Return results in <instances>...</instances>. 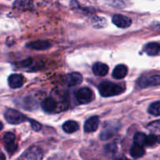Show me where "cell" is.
<instances>
[{"label":"cell","instance_id":"cell-1","mask_svg":"<svg viewBox=\"0 0 160 160\" xmlns=\"http://www.w3.org/2000/svg\"><path fill=\"white\" fill-rule=\"evenodd\" d=\"M98 90L102 97H112L123 93L124 89L121 86L110 81H104L100 84Z\"/></svg>","mask_w":160,"mask_h":160},{"label":"cell","instance_id":"cell-2","mask_svg":"<svg viewBox=\"0 0 160 160\" xmlns=\"http://www.w3.org/2000/svg\"><path fill=\"white\" fill-rule=\"evenodd\" d=\"M5 118L8 123L14 125L20 124L27 120V117L23 113L13 109H9L6 111Z\"/></svg>","mask_w":160,"mask_h":160},{"label":"cell","instance_id":"cell-3","mask_svg":"<svg viewBox=\"0 0 160 160\" xmlns=\"http://www.w3.org/2000/svg\"><path fill=\"white\" fill-rule=\"evenodd\" d=\"M92 91L89 88H81L76 92V98L81 104H87L92 99Z\"/></svg>","mask_w":160,"mask_h":160},{"label":"cell","instance_id":"cell-4","mask_svg":"<svg viewBox=\"0 0 160 160\" xmlns=\"http://www.w3.org/2000/svg\"><path fill=\"white\" fill-rule=\"evenodd\" d=\"M112 23L117 27L120 28H129L132 23V20L131 18L126 17V16L117 14L112 17Z\"/></svg>","mask_w":160,"mask_h":160},{"label":"cell","instance_id":"cell-5","mask_svg":"<svg viewBox=\"0 0 160 160\" xmlns=\"http://www.w3.org/2000/svg\"><path fill=\"white\" fill-rule=\"evenodd\" d=\"M139 86L142 88L151 86H157L160 84V75H152L148 78H142L138 82Z\"/></svg>","mask_w":160,"mask_h":160},{"label":"cell","instance_id":"cell-6","mask_svg":"<svg viewBox=\"0 0 160 160\" xmlns=\"http://www.w3.org/2000/svg\"><path fill=\"white\" fill-rule=\"evenodd\" d=\"M83 81L82 75L80 73H71L70 74L67 75L66 77V84H67L68 87H74V86L78 85L81 84Z\"/></svg>","mask_w":160,"mask_h":160},{"label":"cell","instance_id":"cell-7","mask_svg":"<svg viewBox=\"0 0 160 160\" xmlns=\"http://www.w3.org/2000/svg\"><path fill=\"white\" fill-rule=\"evenodd\" d=\"M98 124H99V118L98 117L95 116V117H90L84 123V131L87 133L94 132V131H95L98 129Z\"/></svg>","mask_w":160,"mask_h":160},{"label":"cell","instance_id":"cell-8","mask_svg":"<svg viewBox=\"0 0 160 160\" xmlns=\"http://www.w3.org/2000/svg\"><path fill=\"white\" fill-rule=\"evenodd\" d=\"M24 79L20 74H12L8 78V84L11 88H20L23 85Z\"/></svg>","mask_w":160,"mask_h":160},{"label":"cell","instance_id":"cell-9","mask_svg":"<svg viewBox=\"0 0 160 160\" xmlns=\"http://www.w3.org/2000/svg\"><path fill=\"white\" fill-rule=\"evenodd\" d=\"M128 67L123 64H120L114 68L113 71H112V78L117 80L123 79L128 74Z\"/></svg>","mask_w":160,"mask_h":160},{"label":"cell","instance_id":"cell-10","mask_svg":"<svg viewBox=\"0 0 160 160\" xmlns=\"http://www.w3.org/2000/svg\"><path fill=\"white\" fill-rule=\"evenodd\" d=\"M92 70L96 76L104 77L109 72V67L106 64L102 63V62H96V63L94 64Z\"/></svg>","mask_w":160,"mask_h":160},{"label":"cell","instance_id":"cell-11","mask_svg":"<svg viewBox=\"0 0 160 160\" xmlns=\"http://www.w3.org/2000/svg\"><path fill=\"white\" fill-rule=\"evenodd\" d=\"M57 103L52 98H46L43 100L42 103V109L47 112H56Z\"/></svg>","mask_w":160,"mask_h":160},{"label":"cell","instance_id":"cell-12","mask_svg":"<svg viewBox=\"0 0 160 160\" xmlns=\"http://www.w3.org/2000/svg\"><path fill=\"white\" fill-rule=\"evenodd\" d=\"M27 46L30 48L35 50H45L50 48L49 42L46 41H35V42H30L27 45Z\"/></svg>","mask_w":160,"mask_h":160},{"label":"cell","instance_id":"cell-13","mask_svg":"<svg viewBox=\"0 0 160 160\" xmlns=\"http://www.w3.org/2000/svg\"><path fill=\"white\" fill-rule=\"evenodd\" d=\"M62 129L67 134H72L74 133L79 129V125L76 121L73 120H68V121L65 122L62 125Z\"/></svg>","mask_w":160,"mask_h":160},{"label":"cell","instance_id":"cell-14","mask_svg":"<svg viewBox=\"0 0 160 160\" xmlns=\"http://www.w3.org/2000/svg\"><path fill=\"white\" fill-rule=\"evenodd\" d=\"M160 51V45L156 42H150L145 47V52L148 56H156Z\"/></svg>","mask_w":160,"mask_h":160},{"label":"cell","instance_id":"cell-15","mask_svg":"<svg viewBox=\"0 0 160 160\" xmlns=\"http://www.w3.org/2000/svg\"><path fill=\"white\" fill-rule=\"evenodd\" d=\"M145 151L143 148V147L138 146L137 145H134L131 148L130 150V154L134 159H138V158L142 157L145 155Z\"/></svg>","mask_w":160,"mask_h":160},{"label":"cell","instance_id":"cell-16","mask_svg":"<svg viewBox=\"0 0 160 160\" xmlns=\"http://www.w3.org/2000/svg\"><path fill=\"white\" fill-rule=\"evenodd\" d=\"M146 139L147 136L144 133L138 132L134 134V145H137L138 146L143 147L146 145Z\"/></svg>","mask_w":160,"mask_h":160},{"label":"cell","instance_id":"cell-17","mask_svg":"<svg viewBox=\"0 0 160 160\" xmlns=\"http://www.w3.org/2000/svg\"><path fill=\"white\" fill-rule=\"evenodd\" d=\"M148 111L151 115L155 116V117L160 116V101L152 103L148 107Z\"/></svg>","mask_w":160,"mask_h":160},{"label":"cell","instance_id":"cell-18","mask_svg":"<svg viewBox=\"0 0 160 160\" xmlns=\"http://www.w3.org/2000/svg\"><path fill=\"white\" fill-rule=\"evenodd\" d=\"M115 131H117V129H112V128H109V129L102 131L101 134V139L102 140H107V139L110 138L116 132Z\"/></svg>","mask_w":160,"mask_h":160},{"label":"cell","instance_id":"cell-19","mask_svg":"<svg viewBox=\"0 0 160 160\" xmlns=\"http://www.w3.org/2000/svg\"><path fill=\"white\" fill-rule=\"evenodd\" d=\"M15 139H16L15 134H12V133L11 132L6 133V134H4V136H3V141H4L5 143H6V145L13 143Z\"/></svg>","mask_w":160,"mask_h":160},{"label":"cell","instance_id":"cell-20","mask_svg":"<svg viewBox=\"0 0 160 160\" xmlns=\"http://www.w3.org/2000/svg\"><path fill=\"white\" fill-rule=\"evenodd\" d=\"M158 142V136L153 135V134H151V135L147 136L146 139V145L148 146H152Z\"/></svg>","mask_w":160,"mask_h":160},{"label":"cell","instance_id":"cell-21","mask_svg":"<svg viewBox=\"0 0 160 160\" xmlns=\"http://www.w3.org/2000/svg\"><path fill=\"white\" fill-rule=\"evenodd\" d=\"M148 128H149L150 130H152V131H160V120L149 123L148 126Z\"/></svg>","mask_w":160,"mask_h":160},{"label":"cell","instance_id":"cell-22","mask_svg":"<svg viewBox=\"0 0 160 160\" xmlns=\"http://www.w3.org/2000/svg\"><path fill=\"white\" fill-rule=\"evenodd\" d=\"M29 122L31 123V128H32V129L34 130V131H38L42 129V125H41L38 122L36 121V120H29Z\"/></svg>","mask_w":160,"mask_h":160},{"label":"cell","instance_id":"cell-23","mask_svg":"<svg viewBox=\"0 0 160 160\" xmlns=\"http://www.w3.org/2000/svg\"><path fill=\"white\" fill-rule=\"evenodd\" d=\"M17 145L14 143L6 145V150H7L9 153L14 152L17 150Z\"/></svg>","mask_w":160,"mask_h":160},{"label":"cell","instance_id":"cell-24","mask_svg":"<svg viewBox=\"0 0 160 160\" xmlns=\"http://www.w3.org/2000/svg\"><path fill=\"white\" fill-rule=\"evenodd\" d=\"M113 160H128V159L123 155H118V156L114 157Z\"/></svg>","mask_w":160,"mask_h":160},{"label":"cell","instance_id":"cell-25","mask_svg":"<svg viewBox=\"0 0 160 160\" xmlns=\"http://www.w3.org/2000/svg\"><path fill=\"white\" fill-rule=\"evenodd\" d=\"M2 128H3V124L2 122H0V131H2Z\"/></svg>","mask_w":160,"mask_h":160},{"label":"cell","instance_id":"cell-26","mask_svg":"<svg viewBox=\"0 0 160 160\" xmlns=\"http://www.w3.org/2000/svg\"><path fill=\"white\" fill-rule=\"evenodd\" d=\"M158 142H160V136H158Z\"/></svg>","mask_w":160,"mask_h":160}]
</instances>
